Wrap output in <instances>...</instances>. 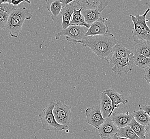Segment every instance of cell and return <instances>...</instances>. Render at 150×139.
Returning a JSON list of instances; mask_svg holds the SVG:
<instances>
[{
  "instance_id": "cell-23",
  "label": "cell",
  "mask_w": 150,
  "mask_h": 139,
  "mask_svg": "<svg viewBox=\"0 0 150 139\" xmlns=\"http://www.w3.org/2000/svg\"><path fill=\"white\" fill-rule=\"evenodd\" d=\"M117 135L128 139H142L134 132L129 125L119 128Z\"/></svg>"
},
{
  "instance_id": "cell-14",
  "label": "cell",
  "mask_w": 150,
  "mask_h": 139,
  "mask_svg": "<svg viewBox=\"0 0 150 139\" xmlns=\"http://www.w3.org/2000/svg\"><path fill=\"white\" fill-rule=\"evenodd\" d=\"M45 1L51 18L54 21L60 15L64 6V0H45Z\"/></svg>"
},
{
  "instance_id": "cell-29",
  "label": "cell",
  "mask_w": 150,
  "mask_h": 139,
  "mask_svg": "<svg viewBox=\"0 0 150 139\" xmlns=\"http://www.w3.org/2000/svg\"><path fill=\"white\" fill-rule=\"evenodd\" d=\"M143 110H144L146 113L150 117V105H144L142 107Z\"/></svg>"
},
{
  "instance_id": "cell-15",
  "label": "cell",
  "mask_w": 150,
  "mask_h": 139,
  "mask_svg": "<svg viewBox=\"0 0 150 139\" xmlns=\"http://www.w3.org/2000/svg\"><path fill=\"white\" fill-rule=\"evenodd\" d=\"M100 107L102 116L105 119L110 117L113 113L112 101L110 97L103 92L101 93Z\"/></svg>"
},
{
  "instance_id": "cell-10",
  "label": "cell",
  "mask_w": 150,
  "mask_h": 139,
  "mask_svg": "<svg viewBox=\"0 0 150 139\" xmlns=\"http://www.w3.org/2000/svg\"><path fill=\"white\" fill-rule=\"evenodd\" d=\"M78 6L83 9L98 10L102 13L109 2L107 0H75Z\"/></svg>"
},
{
  "instance_id": "cell-20",
  "label": "cell",
  "mask_w": 150,
  "mask_h": 139,
  "mask_svg": "<svg viewBox=\"0 0 150 139\" xmlns=\"http://www.w3.org/2000/svg\"><path fill=\"white\" fill-rule=\"evenodd\" d=\"M81 10H82L81 8H80L78 9H77L76 8H75L72 14L71 19L70 22V25L85 26L88 29L90 27V25L87 23L85 21L84 16L81 12Z\"/></svg>"
},
{
  "instance_id": "cell-12",
  "label": "cell",
  "mask_w": 150,
  "mask_h": 139,
  "mask_svg": "<svg viewBox=\"0 0 150 139\" xmlns=\"http://www.w3.org/2000/svg\"><path fill=\"white\" fill-rule=\"evenodd\" d=\"M78 6L76 1L64 6L61 12V26L62 29H65L70 25V20L75 8H78Z\"/></svg>"
},
{
  "instance_id": "cell-30",
  "label": "cell",
  "mask_w": 150,
  "mask_h": 139,
  "mask_svg": "<svg viewBox=\"0 0 150 139\" xmlns=\"http://www.w3.org/2000/svg\"><path fill=\"white\" fill-rule=\"evenodd\" d=\"M74 1H75V0H64V6H66L68 4H69V3H71L72 2H74Z\"/></svg>"
},
{
  "instance_id": "cell-1",
  "label": "cell",
  "mask_w": 150,
  "mask_h": 139,
  "mask_svg": "<svg viewBox=\"0 0 150 139\" xmlns=\"http://www.w3.org/2000/svg\"><path fill=\"white\" fill-rule=\"evenodd\" d=\"M66 40L76 44H81L84 47H88L99 58L109 63L112 53V48L117 43V39L112 33L85 36L82 40L76 41L66 37Z\"/></svg>"
},
{
  "instance_id": "cell-25",
  "label": "cell",
  "mask_w": 150,
  "mask_h": 139,
  "mask_svg": "<svg viewBox=\"0 0 150 139\" xmlns=\"http://www.w3.org/2000/svg\"><path fill=\"white\" fill-rule=\"evenodd\" d=\"M129 126L132 128L134 132L142 139H145V132H146V126L140 124L138 122H136L135 119L130 123Z\"/></svg>"
},
{
  "instance_id": "cell-17",
  "label": "cell",
  "mask_w": 150,
  "mask_h": 139,
  "mask_svg": "<svg viewBox=\"0 0 150 139\" xmlns=\"http://www.w3.org/2000/svg\"><path fill=\"white\" fill-rule=\"evenodd\" d=\"M16 7L11 3L0 4V31L6 27L9 16Z\"/></svg>"
},
{
  "instance_id": "cell-22",
  "label": "cell",
  "mask_w": 150,
  "mask_h": 139,
  "mask_svg": "<svg viewBox=\"0 0 150 139\" xmlns=\"http://www.w3.org/2000/svg\"><path fill=\"white\" fill-rule=\"evenodd\" d=\"M133 115L136 122L145 126L150 123V117L144 110H135L133 111Z\"/></svg>"
},
{
  "instance_id": "cell-28",
  "label": "cell",
  "mask_w": 150,
  "mask_h": 139,
  "mask_svg": "<svg viewBox=\"0 0 150 139\" xmlns=\"http://www.w3.org/2000/svg\"><path fill=\"white\" fill-rule=\"evenodd\" d=\"M145 139H150V123L146 126V132Z\"/></svg>"
},
{
  "instance_id": "cell-3",
  "label": "cell",
  "mask_w": 150,
  "mask_h": 139,
  "mask_svg": "<svg viewBox=\"0 0 150 139\" xmlns=\"http://www.w3.org/2000/svg\"><path fill=\"white\" fill-rule=\"evenodd\" d=\"M150 11V8L149 7L142 15H129L134 24L132 33L134 40L150 41V29L146 20V16Z\"/></svg>"
},
{
  "instance_id": "cell-27",
  "label": "cell",
  "mask_w": 150,
  "mask_h": 139,
  "mask_svg": "<svg viewBox=\"0 0 150 139\" xmlns=\"http://www.w3.org/2000/svg\"><path fill=\"white\" fill-rule=\"evenodd\" d=\"M23 2H26L28 4H31V1L30 0H11V3L13 4V6H17L20 3Z\"/></svg>"
},
{
  "instance_id": "cell-16",
  "label": "cell",
  "mask_w": 150,
  "mask_h": 139,
  "mask_svg": "<svg viewBox=\"0 0 150 139\" xmlns=\"http://www.w3.org/2000/svg\"><path fill=\"white\" fill-rule=\"evenodd\" d=\"M110 117L116 126L118 128L129 126L133 119H134L133 114L128 112L126 113H120L117 115L113 113Z\"/></svg>"
},
{
  "instance_id": "cell-26",
  "label": "cell",
  "mask_w": 150,
  "mask_h": 139,
  "mask_svg": "<svg viewBox=\"0 0 150 139\" xmlns=\"http://www.w3.org/2000/svg\"><path fill=\"white\" fill-rule=\"evenodd\" d=\"M144 78L149 84L150 82V65L145 68L144 71Z\"/></svg>"
},
{
  "instance_id": "cell-34",
  "label": "cell",
  "mask_w": 150,
  "mask_h": 139,
  "mask_svg": "<svg viewBox=\"0 0 150 139\" xmlns=\"http://www.w3.org/2000/svg\"><path fill=\"white\" fill-rule=\"evenodd\" d=\"M10 1H11V0H10Z\"/></svg>"
},
{
  "instance_id": "cell-24",
  "label": "cell",
  "mask_w": 150,
  "mask_h": 139,
  "mask_svg": "<svg viewBox=\"0 0 150 139\" xmlns=\"http://www.w3.org/2000/svg\"><path fill=\"white\" fill-rule=\"evenodd\" d=\"M135 65L141 69L146 68L150 65V58L139 54H134Z\"/></svg>"
},
{
  "instance_id": "cell-4",
  "label": "cell",
  "mask_w": 150,
  "mask_h": 139,
  "mask_svg": "<svg viewBox=\"0 0 150 139\" xmlns=\"http://www.w3.org/2000/svg\"><path fill=\"white\" fill-rule=\"evenodd\" d=\"M55 102H51L44 109L39 115V118L42 125V128L46 130H50L58 132L64 130L66 128L64 125L59 124L56 121L53 113V109L55 105Z\"/></svg>"
},
{
  "instance_id": "cell-18",
  "label": "cell",
  "mask_w": 150,
  "mask_h": 139,
  "mask_svg": "<svg viewBox=\"0 0 150 139\" xmlns=\"http://www.w3.org/2000/svg\"><path fill=\"white\" fill-rule=\"evenodd\" d=\"M111 99L113 105V111L119 107L120 104H126L128 103V101L125 99L124 96L118 93L115 90L109 89L105 90L103 92Z\"/></svg>"
},
{
  "instance_id": "cell-9",
  "label": "cell",
  "mask_w": 150,
  "mask_h": 139,
  "mask_svg": "<svg viewBox=\"0 0 150 139\" xmlns=\"http://www.w3.org/2000/svg\"><path fill=\"white\" fill-rule=\"evenodd\" d=\"M118 129L110 117L105 119L98 130L101 139H112Z\"/></svg>"
},
{
  "instance_id": "cell-2",
  "label": "cell",
  "mask_w": 150,
  "mask_h": 139,
  "mask_svg": "<svg viewBox=\"0 0 150 139\" xmlns=\"http://www.w3.org/2000/svg\"><path fill=\"white\" fill-rule=\"evenodd\" d=\"M32 14L26 7H16L9 16L6 28L9 31L10 36L17 38L19 35L23 23L26 20H30Z\"/></svg>"
},
{
  "instance_id": "cell-8",
  "label": "cell",
  "mask_w": 150,
  "mask_h": 139,
  "mask_svg": "<svg viewBox=\"0 0 150 139\" xmlns=\"http://www.w3.org/2000/svg\"><path fill=\"white\" fill-rule=\"evenodd\" d=\"M85 114L87 123L96 129H98L105 119L102 116L100 107L98 105L87 108L85 110Z\"/></svg>"
},
{
  "instance_id": "cell-32",
  "label": "cell",
  "mask_w": 150,
  "mask_h": 139,
  "mask_svg": "<svg viewBox=\"0 0 150 139\" xmlns=\"http://www.w3.org/2000/svg\"><path fill=\"white\" fill-rule=\"evenodd\" d=\"M4 3H11V1H10V0H0V4Z\"/></svg>"
},
{
  "instance_id": "cell-7",
  "label": "cell",
  "mask_w": 150,
  "mask_h": 139,
  "mask_svg": "<svg viewBox=\"0 0 150 139\" xmlns=\"http://www.w3.org/2000/svg\"><path fill=\"white\" fill-rule=\"evenodd\" d=\"M135 66L133 52L130 55L120 59L117 63L112 67V70L115 73V75L121 76L132 71Z\"/></svg>"
},
{
  "instance_id": "cell-31",
  "label": "cell",
  "mask_w": 150,
  "mask_h": 139,
  "mask_svg": "<svg viewBox=\"0 0 150 139\" xmlns=\"http://www.w3.org/2000/svg\"><path fill=\"white\" fill-rule=\"evenodd\" d=\"M112 139H128L126 138H125V137H121V136H119L117 135V134L115 135V136L113 137Z\"/></svg>"
},
{
  "instance_id": "cell-13",
  "label": "cell",
  "mask_w": 150,
  "mask_h": 139,
  "mask_svg": "<svg viewBox=\"0 0 150 139\" xmlns=\"http://www.w3.org/2000/svg\"><path fill=\"white\" fill-rule=\"evenodd\" d=\"M133 52L131 50L127 49L124 46L119 44H116L113 47L112 56L109 64L113 67L117 63L120 59L130 55Z\"/></svg>"
},
{
  "instance_id": "cell-6",
  "label": "cell",
  "mask_w": 150,
  "mask_h": 139,
  "mask_svg": "<svg viewBox=\"0 0 150 139\" xmlns=\"http://www.w3.org/2000/svg\"><path fill=\"white\" fill-rule=\"evenodd\" d=\"M87 30L88 28L85 26L70 25L58 33L55 36V39L59 40L61 36H66L74 40L80 41L85 37Z\"/></svg>"
},
{
  "instance_id": "cell-11",
  "label": "cell",
  "mask_w": 150,
  "mask_h": 139,
  "mask_svg": "<svg viewBox=\"0 0 150 139\" xmlns=\"http://www.w3.org/2000/svg\"><path fill=\"white\" fill-rule=\"evenodd\" d=\"M109 29L104 18H101L90 25L85 36H95L108 34Z\"/></svg>"
},
{
  "instance_id": "cell-21",
  "label": "cell",
  "mask_w": 150,
  "mask_h": 139,
  "mask_svg": "<svg viewBox=\"0 0 150 139\" xmlns=\"http://www.w3.org/2000/svg\"><path fill=\"white\" fill-rule=\"evenodd\" d=\"M81 12L84 16L85 21L90 25L102 18L101 17V12L98 10L82 9Z\"/></svg>"
},
{
  "instance_id": "cell-33",
  "label": "cell",
  "mask_w": 150,
  "mask_h": 139,
  "mask_svg": "<svg viewBox=\"0 0 150 139\" xmlns=\"http://www.w3.org/2000/svg\"><path fill=\"white\" fill-rule=\"evenodd\" d=\"M149 85H150V82H149Z\"/></svg>"
},
{
  "instance_id": "cell-5",
  "label": "cell",
  "mask_w": 150,
  "mask_h": 139,
  "mask_svg": "<svg viewBox=\"0 0 150 139\" xmlns=\"http://www.w3.org/2000/svg\"><path fill=\"white\" fill-rule=\"evenodd\" d=\"M53 113L56 121L59 124L64 125L66 128L71 124L72 118L71 107L65 104L64 102L59 101L55 102L53 109Z\"/></svg>"
},
{
  "instance_id": "cell-19",
  "label": "cell",
  "mask_w": 150,
  "mask_h": 139,
  "mask_svg": "<svg viewBox=\"0 0 150 139\" xmlns=\"http://www.w3.org/2000/svg\"><path fill=\"white\" fill-rule=\"evenodd\" d=\"M133 54H139L150 58V41L134 40Z\"/></svg>"
}]
</instances>
